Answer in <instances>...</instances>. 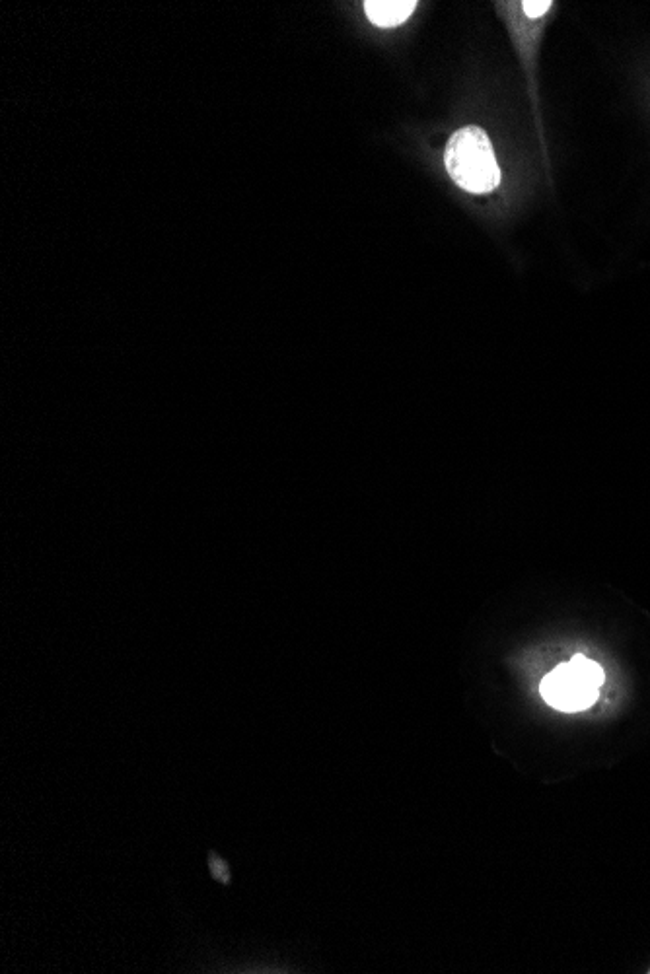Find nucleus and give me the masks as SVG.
<instances>
[{
    "instance_id": "f257e3e1",
    "label": "nucleus",
    "mask_w": 650,
    "mask_h": 974,
    "mask_svg": "<svg viewBox=\"0 0 650 974\" xmlns=\"http://www.w3.org/2000/svg\"><path fill=\"white\" fill-rule=\"evenodd\" d=\"M444 164L456 185L470 193H489L501 183V168L491 140L479 127H466L452 135Z\"/></svg>"
},
{
    "instance_id": "20e7f679",
    "label": "nucleus",
    "mask_w": 650,
    "mask_h": 974,
    "mask_svg": "<svg viewBox=\"0 0 650 974\" xmlns=\"http://www.w3.org/2000/svg\"><path fill=\"white\" fill-rule=\"evenodd\" d=\"M209 870H211V873H213V877H215L217 881H220V883H224V885H228V883L232 881V871H230V868H228V864H226V862H224L220 856H217V854H211Z\"/></svg>"
},
{
    "instance_id": "39448f33",
    "label": "nucleus",
    "mask_w": 650,
    "mask_h": 974,
    "mask_svg": "<svg viewBox=\"0 0 650 974\" xmlns=\"http://www.w3.org/2000/svg\"><path fill=\"white\" fill-rule=\"evenodd\" d=\"M549 6H551V2H549V0H543V2H538V0H528V2H524V4H522L524 12H526L530 18H540V16H543V14L549 10Z\"/></svg>"
},
{
    "instance_id": "7ed1b4c3",
    "label": "nucleus",
    "mask_w": 650,
    "mask_h": 974,
    "mask_svg": "<svg viewBox=\"0 0 650 974\" xmlns=\"http://www.w3.org/2000/svg\"><path fill=\"white\" fill-rule=\"evenodd\" d=\"M417 8L415 0H368L364 12L378 28H396L403 24Z\"/></svg>"
},
{
    "instance_id": "f03ea898",
    "label": "nucleus",
    "mask_w": 650,
    "mask_h": 974,
    "mask_svg": "<svg viewBox=\"0 0 650 974\" xmlns=\"http://www.w3.org/2000/svg\"><path fill=\"white\" fill-rule=\"evenodd\" d=\"M604 669L584 656L555 667L542 681L543 700L561 712H578L594 704L604 685Z\"/></svg>"
}]
</instances>
